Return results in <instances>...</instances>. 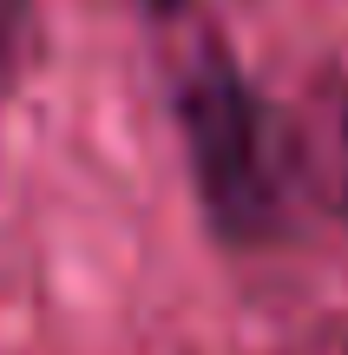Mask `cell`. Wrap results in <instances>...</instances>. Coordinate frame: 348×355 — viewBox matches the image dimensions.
I'll return each instance as SVG.
<instances>
[{
  "mask_svg": "<svg viewBox=\"0 0 348 355\" xmlns=\"http://www.w3.org/2000/svg\"><path fill=\"white\" fill-rule=\"evenodd\" d=\"M309 171L322 178L329 204L348 217V86H329L315 99V119H309Z\"/></svg>",
  "mask_w": 348,
  "mask_h": 355,
  "instance_id": "2",
  "label": "cell"
},
{
  "mask_svg": "<svg viewBox=\"0 0 348 355\" xmlns=\"http://www.w3.org/2000/svg\"><path fill=\"white\" fill-rule=\"evenodd\" d=\"M39 60V7L33 0H0V92Z\"/></svg>",
  "mask_w": 348,
  "mask_h": 355,
  "instance_id": "3",
  "label": "cell"
},
{
  "mask_svg": "<svg viewBox=\"0 0 348 355\" xmlns=\"http://www.w3.org/2000/svg\"><path fill=\"white\" fill-rule=\"evenodd\" d=\"M178 132L204 217L223 243H270L289 224V132L244 66L197 53L178 73Z\"/></svg>",
  "mask_w": 348,
  "mask_h": 355,
  "instance_id": "1",
  "label": "cell"
},
{
  "mask_svg": "<svg viewBox=\"0 0 348 355\" xmlns=\"http://www.w3.org/2000/svg\"><path fill=\"white\" fill-rule=\"evenodd\" d=\"M145 13H184V0H138Z\"/></svg>",
  "mask_w": 348,
  "mask_h": 355,
  "instance_id": "4",
  "label": "cell"
}]
</instances>
